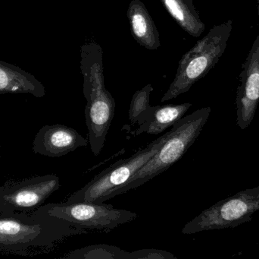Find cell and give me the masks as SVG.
<instances>
[{
    "label": "cell",
    "instance_id": "obj_1",
    "mask_svg": "<svg viewBox=\"0 0 259 259\" xmlns=\"http://www.w3.org/2000/svg\"><path fill=\"white\" fill-rule=\"evenodd\" d=\"M71 222L46 214H0V253L28 256L73 236L89 234Z\"/></svg>",
    "mask_w": 259,
    "mask_h": 259
},
{
    "label": "cell",
    "instance_id": "obj_2",
    "mask_svg": "<svg viewBox=\"0 0 259 259\" xmlns=\"http://www.w3.org/2000/svg\"><path fill=\"white\" fill-rule=\"evenodd\" d=\"M80 69L83 78V93L88 103L85 118L88 140L94 156L101 153L115 116V101L106 89L103 74V50L91 42L81 47Z\"/></svg>",
    "mask_w": 259,
    "mask_h": 259
},
{
    "label": "cell",
    "instance_id": "obj_3",
    "mask_svg": "<svg viewBox=\"0 0 259 259\" xmlns=\"http://www.w3.org/2000/svg\"><path fill=\"white\" fill-rule=\"evenodd\" d=\"M211 107H203L181 118L170 129V135L157 153L136 172L124 186L100 198L95 203H104L115 196L141 187L168 170L185 155L200 135L211 114Z\"/></svg>",
    "mask_w": 259,
    "mask_h": 259
},
{
    "label": "cell",
    "instance_id": "obj_4",
    "mask_svg": "<svg viewBox=\"0 0 259 259\" xmlns=\"http://www.w3.org/2000/svg\"><path fill=\"white\" fill-rule=\"evenodd\" d=\"M232 27L231 20L214 26L182 56L175 79L161 99V102L172 100L187 92L214 68L226 50Z\"/></svg>",
    "mask_w": 259,
    "mask_h": 259
},
{
    "label": "cell",
    "instance_id": "obj_5",
    "mask_svg": "<svg viewBox=\"0 0 259 259\" xmlns=\"http://www.w3.org/2000/svg\"><path fill=\"white\" fill-rule=\"evenodd\" d=\"M170 135V130L140 149L130 158L120 160L105 169L83 188L71 195L66 202L95 203L100 198L122 187L157 153Z\"/></svg>",
    "mask_w": 259,
    "mask_h": 259
},
{
    "label": "cell",
    "instance_id": "obj_6",
    "mask_svg": "<svg viewBox=\"0 0 259 259\" xmlns=\"http://www.w3.org/2000/svg\"><path fill=\"white\" fill-rule=\"evenodd\" d=\"M259 211V187L240 192L204 210L183 228L182 234L235 228L250 221Z\"/></svg>",
    "mask_w": 259,
    "mask_h": 259
},
{
    "label": "cell",
    "instance_id": "obj_7",
    "mask_svg": "<svg viewBox=\"0 0 259 259\" xmlns=\"http://www.w3.org/2000/svg\"><path fill=\"white\" fill-rule=\"evenodd\" d=\"M37 209L50 215L68 220L90 232H109L138 217L132 211L116 209L113 205L103 203L65 202L47 204Z\"/></svg>",
    "mask_w": 259,
    "mask_h": 259
},
{
    "label": "cell",
    "instance_id": "obj_8",
    "mask_svg": "<svg viewBox=\"0 0 259 259\" xmlns=\"http://www.w3.org/2000/svg\"><path fill=\"white\" fill-rule=\"evenodd\" d=\"M60 187L55 174L9 179L0 187V214L33 212Z\"/></svg>",
    "mask_w": 259,
    "mask_h": 259
},
{
    "label": "cell",
    "instance_id": "obj_9",
    "mask_svg": "<svg viewBox=\"0 0 259 259\" xmlns=\"http://www.w3.org/2000/svg\"><path fill=\"white\" fill-rule=\"evenodd\" d=\"M237 89V125L244 130L251 124L259 103V34L242 65Z\"/></svg>",
    "mask_w": 259,
    "mask_h": 259
},
{
    "label": "cell",
    "instance_id": "obj_10",
    "mask_svg": "<svg viewBox=\"0 0 259 259\" xmlns=\"http://www.w3.org/2000/svg\"><path fill=\"white\" fill-rule=\"evenodd\" d=\"M88 144L89 140L72 128L62 124L47 125L36 133L33 151L42 156L60 158Z\"/></svg>",
    "mask_w": 259,
    "mask_h": 259
},
{
    "label": "cell",
    "instance_id": "obj_11",
    "mask_svg": "<svg viewBox=\"0 0 259 259\" xmlns=\"http://www.w3.org/2000/svg\"><path fill=\"white\" fill-rule=\"evenodd\" d=\"M131 34L134 40L147 50H155L161 46L160 35L150 14L143 2L133 0L127 12Z\"/></svg>",
    "mask_w": 259,
    "mask_h": 259
},
{
    "label": "cell",
    "instance_id": "obj_12",
    "mask_svg": "<svg viewBox=\"0 0 259 259\" xmlns=\"http://www.w3.org/2000/svg\"><path fill=\"white\" fill-rule=\"evenodd\" d=\"M193 105L190 103L182 104H167L164 106H150L148 117L143 124L133 132H130V137H137L143 133L158 135L167 128L172 127L177 122L184 117Z\"/></svg>",
    "mask_w": 259,
    "mask_h": 259
},
{
    "label": "cell",
    "instance_id": "obj_13",
    "mask_svg": "<svg viewBox=\"0 0 259 259\" xmlns=\"http://www.w3.org/2000/svg\"><path fill=\"white\" fill-rule=\"evenodd\" d=\"M30 94L36 97L45 95L44 85L34 77L0 62V94Z\"/></svg>",
    "mask_w": 259,
    "mask_h": 259
},
{
    "label": "cell",
    "instance_id": "obj_14",
    "mask_svg": "<svg viewBox=\"0 0 259 259\" xmlns=\"http://www.w3.org/2000/svg\"><path fill=\"white\" fill-rule=\"evenodd\" d=\"M177 24L190 36L199 38L205 25L195 8L193 0H160Z\"/></svg>",
    "mask_w": 259,
    "mask_h": 259
},
{
    "label": "cell",
    "instance_id": "obj_15",
    "mask_svg": "<svg viewBox=\"0 0 259 259\" xmlns=\"http://www.w3.org/2000/svg\"><path fill=\"white\" fill-rule=\"evenodd\" d=\"M65 259H130V252L118 246L107 244L91 245L74 249L62 257Z\"/></svg>",
    "mask_w": 259,
    "mask_h": 259
},
{
    "label": "cell",
    "instance_id": "obj_16",
    "mask_svg": "<svg viewBox=\"0 0 259 259\" xmlns=\"http://www.w3.org/2000/svg\"><path fill=\"white\" fill-rule=\"evenodd\" d=\"M153 90V87L149 84L134 93L129 109L128 120L131 126L136 124L140 126L146 121L148 111L151 106L149 105L150 94Z\"/></svg>",
    "mask_w": 259,
    "mask_h": 259
},
{
    "label": "cell",
    "instance_id": "obj_17",
    "mask_svg": "<svg viewBox=\"0 0 259 259\" xmlns=\"http://www.w3.org/2000/svg\"><path fill=\"white\" fill-rule=\"evenodd\" d=\"M130 259H178L167 252L156 249H143L130 252Z\"/></svg>",
    "mask_w": 259,
    "mask_h": 259
},
{
    "label": "cell",
    "instance_id": "obj_18",
    "mask_svg": "<svg viewBox=\"0 0 259 259\" xmlns=\"http://www.w3.org/2000/svg\"><path fill=\"white\" fill-rule=\"evenodd\" d=\"M257 8H258V15L259 18V0H258V5H257Z\"/></svg>",
    "mask_w": 259,
    "mask_h": 259
}]
</instances>
